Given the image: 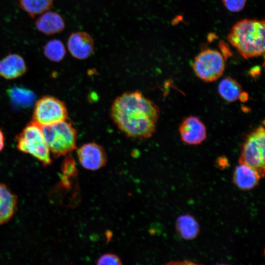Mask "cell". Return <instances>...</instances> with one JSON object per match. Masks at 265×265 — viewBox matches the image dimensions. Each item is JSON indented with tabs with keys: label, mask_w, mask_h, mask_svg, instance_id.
<instances>
[{
	"label": "cell",
	"mask_w": 265,
	"mask_h": 265,
	"mask_svg": "<svg viewBox=\"0 0 265 265\" xmlns=\"http://www.w3.org/2000/svg\"><path fill=\"white\" fill-rule=\"evenodd\" d=\"M43 53L50 60L53 62L61 61L66 54L63 43L58 39L49 41L44 46Z\"/></svg>",
	"instance_id": "obj_19"
},
{
	"label": "cell",
	"mask_w": 265,
	"mask_h": 265,
	"mask_svg": "<svg viewBox=\"0 0 265 265\" xmlns=\"http://www.w3.org/2000/svg\"><path fill=\"white\" fill-rule=\"evenodd\" d=\"M68 110L64 103L51 96H44L35 103L33 121L41 126L48 125L66 120Z\"/></svg>",
	"instance_id": "obj_7"
},
{
	"label": "cell",
	"mask_w": 265,
	"mask_h": 265,
	"mask_svg": "<svg viewBox=\"0 0 265 265\" xmlns=\"http://www.w3.org/2000/svg\"><path fill=\"white\" fill-rule=\"evenodd\" d=\"M217 166L220 169H223L229 165L227 159L224 157H219L216 162Z\"/></svg>",
	"instance_id": "obj_22"
},
{
	"label": "cell",
	"mask_w": 265,
	"mask_h": 265,
	"mask_svg": "<svg viewBox=\"0 0 265 265\" xmlns=\"http://www.w3.org/2000/svg\"><path fill=\"white\" fill-rule=\"evenodd\" d=\"M264 20L244 19L232 27L227 39L245 59L261 56L265 53Z\"/></svg>",
	"instance_id": "obj_2"
},
{
	"label": "cell",
	"mask_w": 265,
	"mask_h": 265,
	"mask_svg": "<svg viewBox=\"0 0 265 265\" xmlns=\"http://www.w3.org/2000/svg\"><path fill=\"white\" fill-rule=\"evenodd\" d=\"M35 26L39 31L51 35L61 32L65 27V23L57 12L46 11L36 20Z\"/></svg>",
	"instance_id": "obj_13"
},
{
	"label": "cell",
	"mask_w": 265,
	"mask_h": 265,
	"mask_svg": "<svg viewBox=\"0 0 265 265\" xmlns=\"http://www.w3.org/2000/svg\"><path fill=\"white\" fill-rule=\"evenodd\" d=\"M27 71L25 60L17 53H9L0 60V76L7 80L17 78Z\"/></svg>",
	"instance_id": "obj_11"
},
{
	"label": "cell",
	"mask_w": 265,
	"mask_h": 265,
	"mask_svg": "<svg viewBox=\"0 0 265 265\" xmlns=\"http://www.w3.org/2000/svg\"><path fill=\"white\" fill-rule=\"evenodd\" d=\"M246 0H222L226 8L230 11L237 12L244 8Z\"/></svg>",
	"instance_id": "obj_21"
},
{
	"label": "cell",
	"mask_w": 265,
	"mask_h": 265,
	"mask_svg": "<svg viewBox=\"0 0 265 265\" xmlns=\"http://www.w3.org/2000/svg\"><path fill=\"white\" fill-rule=\"evenodd\" d=\"M67 47L71 54L78 59H85L93 52L94 42L87 33L77 31L72 33L67 41Z\"/></svg>",
	"instance_id": "obj_10"
},
{
	"label": "cell",
	"mask_w": 265,
	"mask_h": 265,
	"mask_svg": "<svg viewBox=\"0 0 265 265\" xmlns=\"http://www.w3.org/2000/svg\"><path fill=\"white\" fill-rule=\"evenodd\" d=\"M265 128L260 125L246 136L239 159V163L254 168L261 178L264 176L265 170Z\"/></svg>",
	"instance_id": "obj_5"
},
{
	"label": "cell",
	"mask_w": 265,
	"mask_h": 265,
	"mask_svg": "<svg viewBox=\"0 0 265 265\" xmlns=\"http://www.w3.org/2000/svg\"><path fill=\"white\" fill-rule=\"evenodd\" d=\"M4 146V136L3 132L0 129V152L3 149Z\"/></svg>",
	"instance_id": "obj_23"
},
{
	"label": "cell",
	"mask_w": 265,
	"mask_h": 265,
	"mask_svg": "<svg viewBox=\"0 0 265 265\" xmlns=\"http://www.w3.org/2000/svg\"><path fill=\"white\" fill-rule=\"evenodd\" d=\"M247 98L248 95L245 93L242 92L238 99H239L241 101H245L247 100Z\"/></svg>",
	"instance_id": "obj_24"
},
{
	"label": "cell",
	"mask_w": 265,
	"mask_h": 265,
	"mask_svg": "<svg viewBox=\"0 0 265 265\" xmlns=\"http://www.w3.org/2000/svg\"><path fill=\"white\" fill-rule=\"evenodd\" d=\"M97 264L99 265H121L122 263L117 255L112 253H106L99 258Z\"/></svg>",
	"instance_id": "obj_20"
},
{
	"label": "cell",
	"mask_w": 265,
	"mask_h": 265,
	"mask_svg": "<svg viewBox=\"0 0 265 265\" xmlns=\"http://www.w3.org/2000/svg\"><path fill=\"white\" fill-rule=\"evenodd\" d=\"M192 68L196 75L202 80L213 81L223 74L225 59L218 51L206 49L195 57Z\"/></svg>",
	"instance_id": "obj_6"
},
{
	"label": "cell",
	"mask_w": 265,
	"mask_h": 265,
	"mask_svg": "<svg viewBox=\"0 0 265 265\" xmlns=\"http://www.w3.org/2000/svg\"><path fill=\"white\" fill-rule=\"evenodd\" d=\"M19 7L32 18L51 9L54 0H18Z\"/></svg>",
	"instance_id": "obj_18"
},
{
	"label": "cell",
	"mask_w": 265,
	"mask_h": 265,
	"mask_svg": "<svg viewBox=\"0 0 265 265\" xmlns=\"http://www.w3.org/2000/svg\"><path fill=\"white\" fill-rule=\"evenodd\" d=\"M16 196L4 184H0V225L8 222L17 208Z\"/></svg>",
	"instance_id": "obj_14"
},
{
	"label": "cell",
	"mask_w": 265,
	"mask_h": 265,
	"mask_svg": "<svg viewBox=\"0 0 265 265\" xmlns=\"http://www.w3.org/2000/svg\"><path fill=\"white\" fill-rule=\"evenodd\" d=\"M218 91L223 99L229 102H233L239 98L242 92V87L234 79L226 77L219 83Z\"/></svg>",
	"instance_id": "obj_17"
},
{
	"label": "cell",
	"mask_w": 265,
	"mask_h": 265,
	"mask_svg": "<svg viewBox=\"0 0 265 265\" xmlns=\"http://www.w3.org/2000/svg\"><path fill=\"white\" fill-rule=\"evenodd\" d=\"M15 140L17 147L20 151L32 156L44 166L52 163L50 151L41 125L33 121L30 122L16 136Z\"/></svg>",
	"instance_id": "obj_4"
},
{
	"label": "cell",
	"mask_w": 265,
	"mask_h": 265,
	"mask_svg": "<svg viewBox=\"0 0 265 265\" xmlns=\"http://www.w3.org/2000/svg\"><path fill=\"white\" fill-rule=\"evenodd\" d=\"M50 152L55 158L66 155L77 148V131L66 120L41 126Z\"/></svg>",
	"instance_id": "obj_3"
},
{
	"label": "cell",
	"mask_w": 265,
	"mask_h": 265,
	"mask_svg": "<svg viewBox=\"0 0 265 265\" xmlns=\"http://www.w3.org/2000/svg\"><path fill=\"white\" fill-rule=\"evenodd\" d=\"M176 229L181 237L186 240L195 238L199 232V225L191 215L186 214L180 216L176 220Z\"/></svg>",
	"instance_id": "obj_16"
},
{
	"label": "cell",
	"mask_w": 265,
	"mask_h": 265,
	"mask_svg": "<svg viewBox=\"0 0 265 265\" xmlns=\"http://www.w3.org/2000/svg\"><path fill=\"white\" fill-rule=\"evenodd\" d=\"M261 178L259 173L251 167L239 163L235 168L233 182L242 190H250L255 187Z\"/></svg>",
	"instance_id": "obj_12"
},
{
	"label": "cell",
	"mask_w": 265,
	"mask_h": 265,
	"mask_svg": "<svg viewBox=\"0 0 265 265\" xmlns=\"http://www.w3.org/2000/svg\"><path fill=\"white\" fill-rule=\"evenodd\" d=\"M77 155L81 165L89 170H97L107 162V156L103 146L94 142L83 144L77 150Z\"/></svg>",
	"instance_id": "obj_8"
},
{
	"label": "cell",
	"mask_w": 265,
	"mask_h": 265,
	"mask_svg": "<svg viewBox=\"0 0 265 265\" xmlns=\"http://www.w3.org/2000/svg\"><path fill=\"white\" fill-rule=\"evenodd\" d=\"M7 94L12 104L16 107H31L36 100L34 93L22 86H13L7 90Z\"/></svg>",
	"instance_id": "obj_15"
},
{
	"label": "cell",
	"mask_w": 265,
	"mask_h": 265,
	"mask_svg": "<svg viewBox=\"0 0 265 265\" xmlns=\"http://www.w3.org/2000/svg\"><path fill=\"white\" fill-rule=\"evenodd\" d=\"M110 114L117 128L128 137L147 138L155 132L159 109L140 91H128L114 100Z\"/></svg>",
	"instance_id": "obj_1"
},
{
	"label": "cell",
	"mask_w": 265,
	"mask_h": 265,
	"mask_svg": "<svg viewBox=\"0 0 265 265\" xmlns=\"http://www.w3.org/2000/svg\"><path fill=\"white\" fill-rule=\"evenodd\" d=\"M182 140L189 145L202 143L207 138L206 128L198 117L190 116L184 119L179 128Z\"/></svg>",
	"instance_id": "obj_9"
}]
</instances>
